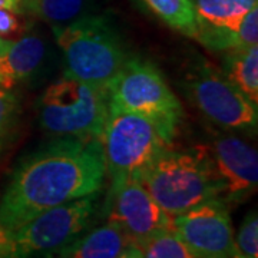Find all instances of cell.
<instances>
[{"instance_id":"obj_27","label":"cell","mask_w":258,"mask_h":258,"mask_svg":"<svg viewBox=\"0 0 258 258\" xmlns=\"http://www.w3.org/2000/svg\"><path fill=\"white\" fill-rule=\"evenodd\" d=\"M8 45H9L8 42H5V40H2V39H0V57H2V55H3L5 49L8 47Z\"/></svg>"},{"instance_id":"obj_15","label":"cell","mask_w":258,"mask_h":258,"mask_svg":"<svg viewBox=\"0 0 258 258\" xmlns=\"http://www.w3.org/2000/svg\"><path fill=\"white\" fill-rule=\"evenodd\" d=\"M224 75L244 96L258 105V46L228 52Z\"/></svg>"},{"instance_id":"obj_5","label":"cell","mask_w":258,"mask_h":258,"mask_svg":"<svg viewBox=\"0 0 258 258\" xmlns=\"http://www.w3.org/2000/svg\"><path fill=\"white\" fill-rule=\"evenodd\" d=\"M108 93L111 103L149 120L171 145L182 120V105L151 62L126 59L108 85Z\"/></svg>"},{"instance_id":"obj_6","label":"cell","mask_w":258,"mask_h":258,"mask_svg":"<svg viewBox=\"0 0 258 258\" xmlns=\"http://www.w3.org/2000/svg\"><path fill=\"white\" fill-rule=\"evenodd\" d=\"M99 141L111 182L139 176L162 149L169 147L149 120L111 102Z\"/></svg>"},{"instance_id":"obj_4","label":"cell","mask_w":258,"mask_h":258,"mask_svg":"<svg viewBox=\"0 0 258 258\" xmlns=\"http://www.w3.org/2000/svg\"><path fill=\"white\" fill-rule=\"evenodd\" d=\"M108 111V88L68 74L50 83L39 99L42 126L63 138L101 139Z\"/></svg>"},{"instance_id":"obj_3","label":"cell","mask_w":258,"mask_h":258,"mask_svg":"<svg viewBox=\"0 0 258 258\" xmlns=\"http://www.w3.org/2000/svg\"><path fill=\"white\" fill-rule=\"evenodd\" d=\"M66 63V74L108 88L128 59L112 25L102 16H82L52 28Z\"/></svg>"},{"instance_id":"obj_1","label":"cell","mask_w":258,"mask_h":258,"mask_svg":"<svg viewBox=\"0 0 258 258\" xmlns=\"http://www.w3.org/2000/svg\"><path fill=\"white\" fill-rule=\"evenodd\" d=\"M106 178L101 141L63 138L26 158L0 201V222L10 232L42 212L101 192Z\"/></svg>"},{"instance_id":"obj_14","label":"cell","mask_w":258,"mask_h":258,"mask_svg":"<svg viewBox=\"0 0 258 258\" xmlns=\"http://www.w3.org/2000/svg\"><path fill=\"white\" fill-rule=\"evenodd\" d=\"M131 245L125 234L111 222L89 228L50 258H118Z\"/></svg>"},{"instance_id":"obj_8","label":"cell","mask_w":258,"mask_h":258,"mask_svg":"<svg viewBox=\"0 0 258 258\" xmlns=\"http://www.w3.org/2000/svg\"><path fill=\"white\" fill-rule=\"evenodd\" d=\"M186 93L204 115L224 129L255 132L258 108L212 64H195L185 79Z\"/></svg>"},{"instance_id":"obj_18","label":"cell","mask_w":258,"mask_h":258,"mask_svg":"<svg viewBox=\"0 0 258 258\" xmlns=\"http://www.w3.org/2000/svg\"><path fill=\"white\" fill-rule=\"evenodd\" d=\"M139 248L142 258H195L172 228L152 237Z\"/></svg>"},{"instance_id":"obj_13","label":"cell","mask_w":258,"mask_h":258,"mask_svg":"<svg viewBox=\"0 0 258 258\" xmlns=\"http://www.w3.org/2000/svg\"><path fill=\"white\" fill-rule=\"evenodd\" d=\"M45 52V42L35 35H25L9 43L0 57V86L12 89L28 79L43 62Z\"/></svg>"},{"instance_id":"obj_10","label":"cell","mask_w":258,"mask_h":258,"mask_svg":"<svg viewBox=\"0 0 258 258\" xmlns=\"http://www.w3.org/2000/svg\"><path fill=\"white\" fill-rule=\"evenodd\" d=\"M172 230L195 258H230L238 252L228 205L218 198L174 217Z\"/></svg>"},{"instance_id":"obj_23","label":"cell","mask_w":258,"mask_h":258,"mask_svg":"<svg viewBox=\"0 0 258 258\" xmlns=\"http://www.w3.org/2000/svg\"><path fill=\"white\" fill-rule=\"evenodd\" d=\"M12 252V232L0 222V258H10Z\"/></svg>"},{"instance_id":"obj_9","label":"cell","mask_w":258,"mask_h":258,"mask_svg":"<svg viewBox=\"0 0 258 258\" xmlns=\"http://www.w3.org/2000/svg\"><path fill=\"white\" fill-rule=\"evenodd\" d=\"M105 210L106 222L116 225L131 245L141 247L152 237L172 228V218L149 195L139 176L111 182Z\"/></svg>"},{"instance_id":"obj_21","label":"cell","mask_w":258,"mask_h":258,"mask_svg":"<svg viewBox=\"0 0 258 258\" xmlns=\"http://www.w3.org/2000/svg\"><path fill=\"white\" fill-rule=\"evenodd\" d=\"M252 46H258V6L249 12L238 30L230 37L227 52L242 50Z\"/></svg>"},{"instance_id":"obj_16","label":"cell","mask_w":258,"mask_h":258,"mask_svg":"<svg viewBox=\"0 0 258 258\" xmlns=\"http://www.w3.org/2000/svg\"><path fill=\"white\" fill-rule=\"evenodd\" d=\"M139 3L157 16L166 26L185 36L197 37L198 28L194 16L191 0H138Z\"/></svg>"},{"instance_id":"obj_25","label":"cell","mask_w":258,"mask_h":258,"mask_svg":"<svg viewBox=\"0 0 258 258\" xmlns=\"http://www.w3.org/2000/svg\"><path fill=\"white\" fill-rule=\"evenodd\" d=\"M2 6H19V8H20L18 0H0V8H2ZM20 9H22V8H20Z\"/></svg>"},{"instance_id":"obj_2","label":"cell","mask_w":258,"mask_h":258,"mask_svg":"<svg viewBox=\"0 0 258 258\" xmlns=\"http://www.w3.org/2000/svg\"><path fill=\"white\" fill-rule=\"evenodd\" d=\"M139 181L171 218L220 197V184L204 151L166 147L139 174Z\"/></svg>"},{"instance_id":"obj_20","label":"cell","mask_w":258,"mask_h":258,"mask_svg":"<svg viewBox=\"0 0 258 258\" xmlns=\"http://www.w3.org/2000/svg\"><path fill=\"white\" fill-rule=\"evenodd\" d=\"M235 247L242 257L258 258V215L251 211L242 220L235 237Z\"/></svg>"},{"instance_id":"obj_7","label":"cell","mask_w":258,"mask_h":258,"mask_svg":"<svg viewBox=\"0 0 258 258\" xmlns=\"http://www.w3.org/2000/svg\"><path fill=\"white\" fill-rule=\"evenodd\" d=\"M99 192L74 200L33 217L12 232L10 258H50L91 228Z\"/></svg>"},{"instance_id":"obj_22","label":"cell","mask_w":258,"mask_h":258,"mask_svg":"<svg viewBox=\"0 0 258 258\" xmlns=\"http://www.w3.org/2000/svg\"><path fill=\"white\" fill-rule=\"evenodd\" d=\"M18 98L10 89L0 86V145L9 135L18 113Z\"/></svg>"},{"instance_id":"obj_12","label":"cell","mask_w":258,"mask_h":258,"mask_svg":"<svg viewBox=\"0 0 258 258\" xmlns=\"http://www.w3.org/2000/svg\"><path fill=\"white\" fill-rule=\"evenodd\" d=\"M197 22V40L212 50L227 52L230 37L258 6V0H191Z\"/></svg>"},{"instance_id":"obj_28","label":"cell","mask_w":258,"mask_h":258,"mask_svg":"<svg viewBox=\"0 0 258 258\" xmlns=\"http://www.w3.org/2000/svg\"><path fill=\"white\" fill-rule=\"evenodd\" d=\"M230 258H245V257H242L240 252H235V254H234V255H231Z\"/></svg>"},{"instance_id":"obj_11","label":"cell","mask_w":258,"mask_h":258,"mask_svg":"<svg viewBox=\"0 0 258 258\" xmlns=\"http://www.w3.org/2000/svg\"><path fill=\"white\" fill-rule=\"evenodd\" d=\"M204 152L220 184L218 200L227 205L242 203L255 192L258 154L248 142L231 134H217Z\"/></svg>"},{"instance_id":"obj_19","label":"cell","mask_w":258,"mask_h":258,"mask_svg":"<svg viewBox=\"0 0 258 258\" xmlns=\"http://www.w3.org/2000/svg\"><path fill=\"white\" fill-rule=\"evenodd\" d=\"M25 12L19 6L0 8V39L12 43L26 33Z\"/></svg>"},{"instance_id":"obj_26","label":"cell","mask_w":258,"mask_h":258,"mask_svg":"<svg viewBox=\"0 0 258 258\" xmlns=\"http://www.w3.org/2000/svg\"><path fill=\"white\" fill-rule=\"evenodd\" d=\"M18 2L19 5H20V8H22V10H23V12H28L29 5H30L32 0H18Z\"/></svg>"},{"instance_id":"obj_17","label":"cell","mask_w":258,"mask_h":258,"mask_svg":"<svg viewBox=\"0 0 258 258\" xmlns=\"http://www.w3.org/2000/svg\"><path fill=\"white\" fill-rule=\"evenodd\" d=\"M88 0H32L28 12L52 28L69 25L82 18Z\"/></svg>"},{"instance_id":"obj_24","label":"cell","mask_w":258,"mask_h":258,"mask_svg":"<svg viewBox=\"0 0 258 258\" xmlns=\"http://www.w3.org/2000/svg\"><path fill=\"white\" fill-rule=\"evenodd\" d=\"M118 258H142V252L137 245H129L128 248L122 251V254Z\"/></svg>"}]
</instances>
